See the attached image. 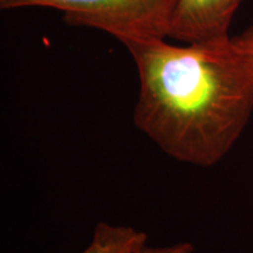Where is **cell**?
<instances>
[{
  "instance_id": "4",
  "label": "cell",
  "mask_w": 253,
  "mask_h": 253,
  "mask_svg": "<svg viewBox=\"0 0 253 253\" xmlns=\"http://www.w3.org/2000/svg\"><path fill=\"white\" fill-rule=\"evenodd\" d=\"M144 232L131 226H116L101 221L90 244L81 253H136L147 244Z\"/></svg>"
},
{
  "instance_id": "6",
  "label": "cell",
  "mask_w": 253,
  "mask_h": 253,
  "mask_svg": "<svg viewBox=\"0 0 253 253\" xmlns=\"http://www.w3.org/2000/svg\"><path fill=\"white\" fill-rule=\"evenodd\" d=\"M233 39L242 49H244L253 59V26L246 28L239 36L233 37Z\"/></svg>"
},
{
  "instance_id": "1",
  "label": "cell",
  "mask_w": 253,
  "mask_h": 253,
  "mask_svg": "<svg viewBox=\"0 0 253 253\" xmlns=\"http://www.w3.org/2000/svg\"><path fill=\"white\" fill-rule=\"evenodd\" d=\"M140 78L134 123L168 156L211 167L232 149L253 113V59L233 37L172 45L126 41Z\"/></svg>"
},
{
  "instance_id": "2",
  "label": "cell",
  "mask_w": 253,
  "mask_h": 253,
  "mask_svg": "<svg viewBox=\"0 0 253 253\" xmlns=\"http://www.w3.org/2000/svg\"><path fill=\"white\" fill-rule=\"evenodd\" d=\"M176 0H0L4 11L28 7L61 12L72 26L106 32L122 43L164 38Z\"/></svg>"
},
{
  "instance_id": "5",
  "label": "cell",
  "mask_w": 253,
  "mask_h": 253,
  "mask_svg": "<svg viewBox=\"0 0 253 253\" xmlns=\"http://www.w3.org/2000/svg\"><path fill=\"white\" fill-rule=\"evenodd\" d=\"M136 253H195V248L190 243H178L175 245L160 246V248H151L145 244Z\"/></svg>"
},
{
  "instance_id": "3",
  "label": "cell",
  "mask_w": 253,
  "mask_h": 253,
  "mask_svg": "<svg viewBox=\"0 0 253 253\" xmlns=\"http://www.w3.org/2000/svg\"><path fill=\"white\" fill-rule=\"evenodd\" d=\"M244 0H176L168 38L183 43L230 37L237 9Z\"/></svg>"
}]
</instances>
